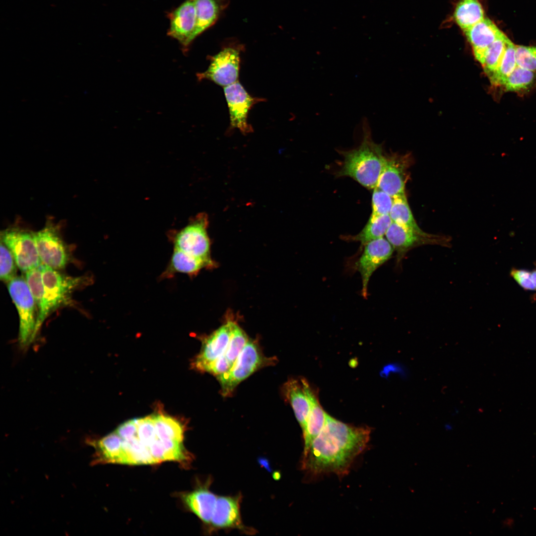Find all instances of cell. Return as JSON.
<instances>
[{"mask_svg": "<svg viewBox=\"0 0 536 536\" xmlns=\"http://www.w3.org/2000/svg\"><path fill=\"white\" fill-rule=\"evenodd\" d=\"M371 432L368 426L346 424L328 414L323 429L302 459V469L314 476L330 473L345 476L367 447Z\"/></svg>", "mask_w": 536, "mask_h": 536, "instance_id": "6da1fadb", "label": "cell"}, {"mask_svg": "<svg viewBox=\"0 0 536 536\" xmlns=\"http://www.w3.org/2000/svg\"><path fill=\"white\" fill-rule=\"evenodd\" d=\"M360 126L362 139L359 145L352 150L342 152L344 157L337 175L350 177L368 189L377 186L385 161L381 144L375 143L366 119Z\"/></svg>", "mask_w": 536, "mask_h": 536, "instance_id": "7a4b0ae2", "label": "cell"}, {"mask_svg": "<svg viewBox=\"0 0 536 536\" xmlns=\"http://www.w3.org/2000/svg\"><path fill=\"white\" fill-rule=\"evenodd\" d=\"M44 295L38 312L34 336L47 317L58 308L71 302L72 292L84 282L81 277H72L61 273L42 264Z\"/></svg>", "mask_w": 536, "mask_h": 536, "instance_id": "3957f363", "label": "cell"}, {"mask_svg": "<svg viewBox=\"0 0 536 536\" xmlns=\"http://www.w3.org/2000/svg\"><path fill=\"white\" fill-rule=\"evenodd\" d=\"M7 287L19 315V342L24 348L35 338L37 308L25 278L16 276L8 282Z\"/></svg>", "mask_w": 536, "mask_h": 536, "instance_id": "277c9868", "label": "cell"}, {"mask_svg": "<svg viewBox=\"0 0 536 536\" xmlns=\"http://www.w3.org/2000/svg\"><path fill=\"white\" fill-rule=\"evenodd\" d=\"M208 224L206 213L201 212L195 216L186 226L171 235L174 249L198 258L211 261L210 242L207 232Z\"/></svg>", "mask_w": 536, "mask_h": 536, "instance_id": "5b68a950", "label": "cell"}, {"mask_svg": "<svg viewBox=\"0 0 536 536\" xmlns=\"http://www.w3.org/2000/svg\"><path fill=\"white\" fill-rule=\"evenodd\" d=\"M273 361L263 355L256 343L248 340L229 371L217 377L222 395H229L242 381Z\"/></svg>", "mask_w": 536, "mask_h": 536, "instance_id": "8992f818", "label": "cell"}, {"mask_svg": "<svg viewBox=\"0 0 536 536\" xmlns=\"http://www.w3.org/2000/svg\"><path fill=\"white\" fill-rule=\"evenodd\" d=\"M386 238L396 252V263L401 264L406 254L415 247L425 245L449 247L451 239L446 236L417 231L392 221Z\"/></svg>", "mask_w": 536, "mask_h": 536, "instance_id": "52a82bcc", "label": "cell"}, {"mask_svg": "<svg viewBox=\"0 0 536 536\" xmlns=\"http://www.w3.org/2000/svg\"><path fill=\"white\" fill-rule=\"evenodd\" d=\"M1 242L10 250L17 267L23 272L40 267L33 233L18 227L8 228L0 234Z\"/></svg>", "mask_w": 536, "mask_h": 536, "instance_id": "ba28073f", "label": "cell"}, {"mask_svg": "<svg viewBox=\"0 0 536 536\" xmlns=\"http://www.w3.org/2000/svg\"><path fill=\"white\" fill-rule=\"evenodd\" d=\"M33 235L42 263L56 270L64 268L69 255L59 227L48 221L43 229L34 232Z\"/></svg>", "mask_w": 536, "mask_h": 536, "instance_id": "9c48e42d", "label": "cell"}, {"mask_svg": "<svg viewBox=\"0 0 536 536\" xmlns=\"http://www.w3.org/2000/svg\"><path fill=\"white\" fill-rule=\"evenodd\" d=\"M240 63V52L234 48H225L211 57L207 69L197 76L199 80H209L224 87L238 81Z\"/></svg>", "mask_w": 536, "mask_h": 536, "instance_id": "30bf717a", "label": "cell"}, {"mask_svg": "<svg viewBox=\"0 0 536 536\" xmlns=\"http://www.w3.org/2000/svg\"><path fill=\"white\" fill-rule=\"evenodd\" d=\"M363 252L356 263L362 280L361 295L366 298L370 279L375 271L388 261L394 251L386 238L381 237L366 243Z\"/></svg>", "mask_w": 536, "mask_h": 536, "instance_id": "8fae6325", "label": "cell"}, {"mask_svg": "<svg viewBox=\"0 0 536 536\" xmlns=\"http://www.w3.org/2000/svg\"><path fill=\"white\" fill-rule=\"evenodd\" d=\"M411 162L408 155L385 156L376 187L393 198L405 196L407 170Z\"/></svg>", "mask_w": 536, "mask_h": 536, "instance_id": "7c38bea8", "label": "cell"}, {"mask_svg": "<svg viewBox=\"0 0 536 536\" xmlns=\"http://www.w3.org/2000/svg\"><path fill=\"white\" fill-rule=\"evenodd\" d=\"M227 104L231 128L238 129L243 134L253 131L248 122L249 111L258 99L251 96L239 81L223 87Z\"/></svg>", "mask_w": 536, "mask_h": 536, "instance_id": "4fadbf2b", "label": "cell"}, {"mask_svg": "<svg viewBox=\"0 0 536 536\" xmlns=\"http://www.w3.org/2000/svg\"><path fill=\"white\" fill-rule=\"evenodd\" d=\"M168 16L170 27L168 35L178 40L184 52L193 42L196 22V14L193 0H186L180 6L170 12Z\"/></svg>", "mask_w": 536, "mask_h": 536, "instance_id": "5bb4252c", "label": "cell"}, {"mask_svg": "<svg viewBox=\"0 0 536 536\" xmlns=\"http://www.w3.org/2000/svg\"><path fill=\"white\" fill-rule=\"evenodd\" d=\"M233 322L228 321L204 338L200 354L194 362L195 367L203 371L225 351L232 334Z\"/></svg>", "mask_w": 536, "mask_h": 536, "instance_id": "9a60e30c", "label": "cell"}, {"mask_svg": "<svg viewBox=\"0 0 536 536\" xmlns=\"http://www.w3.org/2000/svg\"><path fill=\"white\" fill-rule=\"evenodd\" d=\"M241 496H217L209 524L213 529L245 530L240 515Z\"/></svg>", "mask_w": 536, "mask_h": 536, "instance_id": "2e32d148", "label": "cell"}, {"mask_svg": "<svg viewBox=\"0 0 536 536\" xmlns=\"http://www.w3.org/2000/svg\"><path fill=\"white\" fill-rule=\"evenodd\" d=\"M301 380L310 404L306 427L302 431L304 443L303 459L307 455L312 443L323 429L328 414L320 403L317 390L311 386L305 379L301 378Z\"/></svg>", "mask_w": 536, "mask_h": 536, "instance_id": "e0dca14e", "label": "cell"}, {"mask_svg": "<svg viewBox=\"0 0 536 536\" xmlns=\"http://www.w3.org/2000/svg\"><path fill=\"white\" fill-rule=\"evenodd\" d=\"M464 32L479 63L488 47L503 34L493 22L485 18Z\"/></svg>", "mask_w": 536, "mask_h": 536, "instance_id": "ac0fdd59", "label": "cell"}, {"mask_svg": "<svg viewBox=\"0 0 536 536\" xmlns=\"http://www.w3.org/2000/svg\"><path fill=\"white\" fill-rule=\"evenodd\" d=\"M123 440L115 431L98 440H90L89 445L95 450L94 464L113 463L127 465Z\"/></svg>", "mask_w": 536, "mask_h": 536, "instance_id": "d6986e66", "label": "cell"}, {"mask_svg": "<svg viewBox=\"0 0 536 536\" xmlns=\"http://www.w3.org/2000/svg\"><path fill=\"white\" fill-rule=\"evenodd\" d=\"M210 482L199 486L194 491L182 495L187 507L204 524L209 525L217 496L209 489Z\"/></svg>", "mask_w": 536, "mask_h": 536, "instance_id": "ffe728a7", "label": "cell"}, {"mask_svg": "<svg viewBox=\"0 0 536 536\" xmlns=\"http://www.w3.org/2000/svg\"><path fill=\"white\" fill-rule=\"evenodd\" d=\"M213 262L198 258L181 251L174 249L170 261L163 273L161 279L173 277L181 273L190 276L197 274L201 269L213 266Z\"/></svg>", "mask_w": 536, "mask_h": 536, "instance_id": "44dd1931", "label": "cell"}, {"mask_svg": "<svg viewBox=\"0 0 536 536\" xmlns=\"http://www.w3.org/2000/svg\"><path fill=\"white\" fill-rule=\"evenodd\" d=\"M193 0L196 9V22L192 36L193 41L215 22L229 1V0Z\"/></svg>", "mask_w": 536, "mask_h": 536, "instance_id": "7402d4cb", "label": "cell"}, {"mask_svg": "<svg viewBox=\"0 0 536 536\" xmlns=\"http://www.w3.org/2000/svg\"><path fill=\"white\" fill-rule=\"evenodd\" d=\"M283 393L294 410L302 431L310 409V402L301 380L290 379L284 385Z\"/></svg>", "mask_w": 536, "mask_h": 536, "instance_id": "603a6c76", "label": "cell"}, {"mask_svg": "<svg viewBox=\"0 0 536 536\" xmlns=\"http://www.w3.org/2000/svg\"><path fill=\"white\" fill-rule=\"evenodd\" d=\"M454 17L457 24L465 31L483 20L484 11L478 0H460L455 8Z\"/></svg>", "mask_w": 536, "mask_h": 536, "instance_id": "cb8c5ba5", "label": "cell"}, {"mask_svg": "<svg viewBox=\"0 0 536 536\" xmlns=\"http://www.w3.org/2000/svg\"><path fill=\"white\" fill-rule=\"evenodd\" d=\"M392 223L389 214L372 218L357 234L346 237V239L360 242L362 245L372 240L383 237Z\"/></svg>", "mask_w": 536, "mask_h": 536, "instance_id": "d4e9b609", "label": "cell"}, {"mask_svg": "<svg viewBox=\"0 0 536 536\" xmlns=\"http://www.w3.org/2000/svg\"><path fill=\"white\" fill-rule=\"evenodd\" d=\"M153 416L156 434L158 438L183 442L184 428L179 421L164 414Z\"/></svg>", "mask_w": 536, "mask_h": 536, "instance_id": "484cf974", "label": "cell"}, {"mask_svg": "<svg viewBox=\"0 0 536 536\" xmlns=\"http://www.w3.org/2000/svg\"><path fill=\"white\" fill-rule=\"evenodd\" d=\"M536 85V72L517 65L513 71L506 80L503 87L505 90L518 93L529 91Z\"/></svg>", "mask_w": 536, "mask_h": 536, "instance_id": "4316f807", "label": "cell"}, {"mask_svg": "<svg viewBox=\"0 0 536 536\" xmlns=\"http://www.w3.org/2000/svg\"><path fill=\"white\" fill-rule=\"evenodd\" d=\"M509 40L508 38L503 33L485 51L480 63L488 77L496 71L500 64Z\"/></svg>", "mask_w": 536, "mask_h": 536, "instance_id": "83f0119b", "label": "cell"}, {"mask_svg": "<svg viewBox=\"0 0 536 536\" xmlns=\"http://www.w3.org/2000/svg\"><path fill=\"white\" fill-rule=\"evenodd\" d=\"M516 45L510 40L503 59L496 71L489 77L492 85L503 86L506 80L517 66L515 57Z\"/></svg>", "mask_w": 536, "mask_h": 536, "instance_id": "f1b7e54d", "label": "cell"}, {"mask_svg": "<svg viewBox=\"0 0 536 536\" xmlns=\"http://www.w3.org/2000/svg\"><path fill=\"white\" fill-rule=\"evenodd\" d=\"M248 340L245 332L233 322L232 334L228 345L224 353L218 359L231 369Z\"/></svg>", "mask_w": 536, "mask_h": 536, "instance_id": "f546056e", "label": "cell"}, {"mask_svg": "<svg viewBox=\"0 0 536 536\" xmlns=\"http://www.w3.org/2000/svg\"><path fill=\"white\" fill-rule=\"evenodd\" d=\"M389 215L393 222L417 231L422 230L413 217L405 196L393 198Z\"/></svg>", "mask_w": 536, "mask_h": 536, "instance_id": "4dcf8cb0", "label": "cell"}, {"mask_svg": "<svg viewBox=\"0 0 536 536\" xmlns=\"http://www.w3.org/2000/svg\"><path fill=\"white\" fill-rule=\"evenodd\" d=\"M42 265L38 268L27 271L25 273V277L35 300L38 310V314L42 306L44 295Z\"/></svg>", "mask_w": 536, "mask_h": 536, "instance_id": "1f68e13d", "label": "cell"}, {"mask_svg": "<svg viewBox=\"0 0 536 536\" xmlns=\"http://www.w3.org/2000/svg\"><path fill=\"white\" fill-rule=\"evenodd\" d=\"M393 203V198L377 187L374 188L372 198V213L370 218L389 214Z\"/></svg>", "mask_w": 536, "mask_h": 536, "instance_id": "d6a6232c", "label": "cell"}, {"mask_svg": "<svg viewBox=\"0 0 536 536\" xmlns=\"http://www.w3.org/2000/svg\"><path fill=\"white\" fill-rule=\"evenodd\" d=\"M0 251V278L4 282H8L16 276L17 266L12 253L1 242Z\"/></svg>", "mask_w": 536, "mask_h": 536, "instance_id": "836d02e7", "label": "cell"}, {"mask_svg": "<svg viewBox=\"0 0 536 536\" xmlns=\"http://www.w3.org/2000/svg\"><path fill=\"white\" fill-rule=\"evenodd\" d=\"M136 421L137 426V437L139 441L148 449L149 445L156 437L153 416L136 419Z\"/></svg>", "mask_w": 536, "mask_h": 536, "instance_id": "e575fe53", "label": "cell"}, {"mask_svg": "<svg viewBox=\"0 0 536 536\" xmlns=\"http://www.w3.org/2000/svg\"><path fill=\"white\" fill-rule=\"evenodd\" d=\"M517 65L536 72V46H516Z\"/></svg>", "mask_w": 536, "mask_h": 536, "instance_id": "d590c367", "label": "cell"}, {"mask_svg": "<svg viewBox=\"0 0 536 536\" xmlns=\"http://www.w3.org/2000/svg\"><path fill=\"white\" fill-rule=\"evenodd\" d=\"M511 274L515 280L524 289H535L531 272L526 270L514 269L512 270Z\"/></svg>", "mask_w": 536, "mask_h": 536, "instance_id": "8d00e7d4", "label": "cell"}, {"mask_svg": "<svg viewBox=\"0 0 536 536\" xmlns=\"http://www.w3.org/2000/svg\"><path fill=\"white\" fill-rule=\"evenodd\" d=\"M115 432L124 440L131 439L137 435L136 419L131 420L120 425Z\"/></svg>", "mask_w": 536, "mask_h": 536, "instance_id": "74e56055", "label": "cell"}, {"mask_svg": "<svg viewBox=\"0 0 536 536\" xmlns=\"http://www.w3.org/2000/svg\"><path fill=\"white\" fill-rule=\"evenodd\" d=\"M531 274L533 282L534 283L535 288L536 289V270H535L533 272H531Z\"/></svg>", "mask_w": 536, "mask_h": 536, "instance_id": "f35d334b", "label": "cell"}, {"mask_svg": "<svg viewBox=\"0 0 536 536\" xmlns=\"http://www.w3.org/2000/svg\"><path fill=\"white\" fill-rule=\"evenodd\" d=\"M444 428L447 431H450L453 429V426L450 423H446L444 425Z\"/></svg>", "mask_w": 536, "mask_h": 536, "instance_id": "ab89813d", "label": "cell"}]
</instances>
